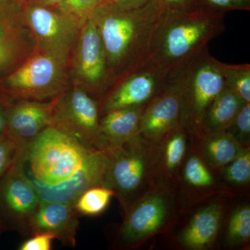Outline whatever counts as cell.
Instances as JSON below:
<instances>
[{
  "label": "cell",
  "mask_w": 250,
  "mask_h": 250,
  "mask_svg": "<svg viewBox=\"0 0 250 250\" xmlns=\"http://www.w3.org/2000/svg\"><path fill=\"white\" fill-rule=\"evenodd\" d=\"M165 11L156 0L136 9L103 3L93 10L89 18L104 47L111 90L149 59L153 35Z\"/></svg>",
  "instance_id": "cell-1"
},
{
  "label": "cell",
  "mask_w": 250,
  "mask_h": 250,
  "mask_svg": "<svg viewBox=\"0 0 250 250\" xmlns=\"http://www.w3.org/2000/svg\"><path fill=\"white\" fill-rule=\"evenodd\" d=\"M225 15L205 8L166 11L153 35L149 59L176 75L225 32Z\"/></svg>",
  "instance_id": "cell-2"
},
{
  "label": "cell",
  "mask_w": 250,
  "mask_h": 250,
  "mask_svg": "<svg viewBox=\"0 0 250 250\" xmlns=\"http://www.w3.org/2000/svg\"><path fill=\"white\" fill-rule=\"evenodd\" d=\"M95 149L49 125L21 148L19 156L29 179L54 185L70 178Z\"/></svg>",
  "instance_id": "cell-3"
},
{
  "label": "cell",
  "mask_w": 250,
  "mask_h": 250,
  "mask_svg": "<svg viewBox=\"0 0 250 250\" xmlns=\"http://www.w3.org/2000/svg\"><path fill=\"white\" fill-rule=\"evenodd\" d=\"M108 152L104 187L116 192L125 210L148 192L166 186L161 178L159 144L148 143L136 134Z\"/></svg>",
  "instance_id": "cell-4"
},
{
  "label": "cell",
  "mask_w": 250,
  "mask_h": 250,
  "mask_svg": "<svg viewBox=\"0 0 250 250\" xmlns=\"http://www.w3.org/2000/svg\"><path fill=\"white\" fill-rule=\"evenodd\" d=\"M182 88L180 124L197 141L205 134L206 114L226 86L219 61L206 48L177 72Z\"/></svg>",
  "instance_id": "cell-5"
},
{
  "label": "cell",
  "mask_w": 250,
  "mask_h": 250,
  "mask_svg": "<svg viewBox=\"0 0 250 250\" xmlns=\"http://www.w3.org/2000/svg\"><path fill=\"white\" fill-rule=\"evenodd\" d=\"M71 85L69 69L36 52L14 72L0 79V103L52 100Z\"/></svg>",
  "instance_id": "cell-6"
},
{
  "label": "cell",
  "mask_w": 250,
  "mask_h": 250,
  "mask_svg": "<svg viewBox=\"0 0 250 250\" xmlns=\"http://www.w3.org/2000/svg\"><path fill=\"white\" fill-rule=\"evenodd\" d=\"M36 52L48 56L70 70L83 24L57 7L25 6Z\"/></svg>",
  "instance_id": "cell-7"
},
{
  "label": "cell",
  "mask_w": 250,
  "mask_h": 250,
  "mask_svg": "<svg viewBox=\"0 0 250 250\" xmlns=\"http://www.w3.org/2000/svg\"><path fill=\"white\" fill-rule=\"evenodd\" d=\"M70 75L72 85L85 90L99 105L111 89L104 47L98 28L90 18L82 28Z\"/></svg>",
  "instance_id": "cell-8"
},
{
  "label": "cell",
  "mask_w": 250,
  "mask_h": 250,
  "mask_svg": "<svg viewBox=\"0 0 250 250\" xmlns=\"http://www.w3.org/2000/svg\"><path fill=\"white\" fill-rule=\"evenodd\" d=\"M36 52V41L20 0H0V79Z\"/></svg>",
  "instance_id": "cell-9"
},
{
  "label": "cell",
  "mask_w": 250,
  "mask_h": 250,
  "mask_svg": "<svg viewBox=\"0 0 250 250\" xmlns=\"http://www.w3.org/2000/svg\"><path fill=\"white\" fill-rule=\"evenodd\" d=\"M173 205L170 188L160 186L130 205L120 231V239L136 246L164 228L170 220Z\"/></svg>",
  "instance_id": "cell-10"
},
{
  "label": "cell",
  "mask_w": 250,
  "mask_h": 250,
  "mask_svg": "<svg viewBox=\"0 0 250 250\" xmlns=\"http://www.w3.org/2000/svg\"><path fill=\"white\" fill-rule=\"evenodd\" d=\"M100 122L98 102L72 85L58 97L51 125L67 131L85 146L98 149Z\"/></svg>",
  "instance_id": "cell-11"
},
{
  "label": "cell",
  "mask_w": 250,
  "mask_h": 250,
  "mask_svg": "<svg viewBox=\"0 0 250 250\" xmlns=\"http://www.w3.org/2000/svg\"><path fill=\"white\" fill-rule=\"evenodd\" d=\"M174 75L148 59L109 92L100 104V115L119 108L147 104L168 86Z\"/></svg>",
  "instance_id": "cell-12"
},
{
  "label": "cell",
  "mask_w": 250,
  "mask_h": 250,
  "mask_svg": "<svg viewBox=\"0 0 250 250\" xmlns=\"http://www.w3.org/2000/svg\"><path fill=\"white\" fill-rule=\"evenodd\" d=\"M40 202L18 153L13 165L0 179V215L4 225L7 223L18 231L29 233V223Z\"/></svg>",
  "instance_id": "cell-13"
},
{
  "label": "cell",
  "mask_w": 250,
  "mask_h": 250,
  "mask_svg": "<svg viewBox=\"0 0 250 250\" xmlns=\"http://www.w3.org/2000/svg\"><path fill=\"white\" fill-rule=\"evenodd\" d=\"M109 163V152L96 149L75 173L61 183L46 185L27 177L41 201L74 205L85 190L98 186L104 187Z\"/></svg>",
  "instance_id": "cell-14"
},
{
  "label": "cell",
  "mask_w": 250,
  "mask_h": 250,
  "mask_svg": "<svg viewBox=\"0 0 250 250\" xmlns=\"http://www.w3.org/2000/svg\"><path fill=\"white\" fill-rule=\"evenodd\" d=\"M182 107V84L176 74L168 86L147 104L136 134L148 143L158 144L180 123Z\"/></svg>",
  "instance_id": "cell-15"
},
{
  "label": "cell",
  "mask_w": 250,
  "mask_h": 250,
  "mask_svg": "<svg viewBox=\"0 0 250 250\" xmlns=\"http://www.w3.org/2000/svg\"><path fill=\"white\" fill-rule=\"evenodd\" d=\"M45 101L18 100L4 104L6 134L25 146L45 128L52 124L58 97Z\"/></svg>",
  "instance_id": "cell-16"
},
{
  "label": "cell",
  "mask_w": 250,
  "mask_h": 250,
  "mask_svg": "<svg viewBox=\"0 0 250 250\" xmlns=\"http://www.w3.org/2000/svg\"><path fill=\"white\" fill-rule=\"evenodd\" d=\"M80 222L74 205L41 201L29 223V231L50 233L67 246L75 247Z\"/></svg>",
  "instance_id": "cell-17"
},
{
  "label": "cell",
  "mask_w": 250,
  "mask_h": 250,
  "mask_svg": "<svg viewBox=\"0 0 250 250\" xmlns=\"http://www.w3.org/2000/svg\"><path fill=\"white\" fill-rule=\"evenodd\" d=\"M146 106L119 108L103 115L100 118L97 148L113 150L137 134Z\"/></svg>",
  "instance_id": "cell-18"
},
{
  "label": "cell",
  "mask_w": 250,
  "mask_h": 250,
  "mask_svg": "<svg viewBox=\"0 0 250 250\" xmlns=\"http://www.w3.org/2000/svg\"><path fill=\"white\" fill-rule=\"evenodd\" d=\"M221 204H210L198 210L178 237L181 246L187 250L208 249L216 239L223 217Z\"/></svg>",
  "instance_id": "cell-19"
},
{
  "label": "cell",
  "mask_w": 250,
  "mask_h": 250,
  "mask_svg": "<svg viewBox=\"0 0 250 250\" xmlns=\"http://www.w3.org/2000/svg\"><path fill=\"white\" fill-rule=\"evenodd\" d=\"M187 130L179 123L170 130L160 143V169L163 183L170 187V179L175 182L187 149Z\"/></svg>",
  "instance_id": "cell-20"
},
{
  "label": "cell",
  "mask_w": 250,
  "mask_h": 250,
  "mask_svg": "<svg viewBox=\"0 0 250 250\" xmlns=\"http://www.w3.org/2000/svg\"><path fill=\"white\" fill-rule=\"evenodd\" d=\"M200 141V155L213 168L222 169L236 159L244 146L238 143L228 131L207 132Z\"/></svg>",
  "instance_id": "cell-21"
},
{
  "label": "cell",
  "mask_w": 250,
  "mask_h": 250,
  "mask_svg": "<svg viewBox=\"0 0 250 250\" xmlns=\"http://www.w3.org/2000/svg\"><path fill=\"white\" fill-rule=\"evenodd\" d=\"M245 103L233 90L225 86L207 111L205 120V134L226 131Z\"/></svg>",
  "instance_id": "cell-22"
},
{
  "label": "cell",
  "mask_w": 250,
  "mask_h": 250,
  "mask_svg": "<svg viewBox=\"0 0 250 250\" xmlns=\"http://www.w3.org/2000/svg\"><path fill=\"white\" fill-rule=\"evenodd\" d=\"M116 197V192L103 186L90 188L83 192L74 204L78 214L98 215L107 208L111 199Z\"/></svg>",
  "instance_id": "cell-23"
},
{
  "label": "cell",
  "mask_w": 250,
  "mask_h": 250,
  "mask_svg": "<svg viewBox=\"0 0 250 250\" xmlns=\"http://www.w3.org/2000/svg\"><path fill=\"white\" fill-rule=\"evenodd\" d=\"M225 85L245 103H250V64H227L219 62Z\"/></svg>",
  "instance_id": "cell-24"
},
{
  "label": "cell",
  "mask_w": 250,
  "mask_h": 250,
  "mask_svg": "<svg viewBox=\"0 0 250 250\" xmlns=\"http://www.w3.org/2000/svg\"><path fill=\"white\" fill-rule=\"evenodd\" d=\"M250 238V207L243 205L233 210L229 222L227 242L236 246L249 241Z\"/></svg>",
  "instance_id": "cell-25"
},
{
  "label": "cell",
  "mask_w": 250,
  "mask_h": 250,
  "mask_svg": "<svg viewBox=\"0 0 250 250\" xmlns=\"http://www.w3.org/2000/svg\"><path fill=\"white\" fill-rule=\"evenodd\" d=\"M183 174L186 183L193 188L206 189L214 185V177L199 154H192L188 159Z\"/></svg>",
  "instance_id": "cell-26"
},
{
  "label": "cell",
  "mask_w": 250,
  "mask_h": 250,
  "mask_svg": "<svg viewBox=\"0 0 250 250\" xmlns=\"http://www.w3.org/2000/svg\"><path fill=\"white\" fill-rule=\"evenodd\" d=\"M225 178L236 185H246L250 181V150L249 146L242 149L236 159L223 168Z\"/></svg>",
  "instance_id": "cell-27"
},
{
  "label": "cell",
  "mask_w": 250,
  "mask_h": 250,
  "mask_svg": "<svg viewBox=\"0 0 250 250\" xmlns=\"http://www.w3.org/2000/svg\"><path fill=\"white\" fill-rule=\"evenodd\" d=\"M227 131L242 146L248 147L250 136V103L243 105Z\"/></svg>",
  "instance_id": "cell-28"
},
{
  "label": "cell",
  "mask_w": 250,
  "mask_h": 250,
  "mask_svg": "<svg viewBox=\"0 0 250 250\" xmlns=\"http://www.w3.org/2000/svg\"><path fill=\"white\" fill-rule=\"evenodd\" d=\"M98 4L99 0H61L59 8L84 24Z\"/></svg>",
  "instance_id": "cell-29"
},
{
  "label": "cell",
  "mask_w": 250,
  "mask_h": 250,
  "mask_svg": "<svg viewBox=\"0 0 250 250\" xmlns=\"http://www.w3.org/2000/svg\"><path fill=\"white\" fill-rule=\"evenodd\" d=\"M22 147L6 133L0 135V179L13 165Z\"/></svg>",
  "instance_id": "cell-30"
},
{
  "label": "cell",
  "mask_w": 250,
  "mask_h": 250,
  "mask_svg": "<svg viewBox=\"0 0 250 250\" xmlns=\"http://www.w3.org/2000/svg\"><path fill=\"white\" fill-rule=\"evenodd\" d=\"M200 8L225 13L231 11H250V0H197Z\"/></svg>",
  "instance_id": "cell-31"
},
{
  "label": "cell",
  "mask_w": 250,
  "mask_h": 250,
  "mask_svg": "<svg viewBox=\"0 0 250 250\" xmlns=\"http://www.w3.org/2000/svg\"><path fill=\"white\" fill-rule=\"evenodd\" d=\"M55 236L52 233L39 232L33 234V237L23 242L19 246L20 250H50Z\"/></svg>",
  "instance_id": "cell-32"
},
{
  "label": "cell",
  "mask_w": 250,
  "mask_h": 250,
  "mask_svg": "<svg viewBox=\"0 0 250 250\" xmlns=\"http://www.w3.org/2000/svg\"><path fill=\"white\" fill-rule=\"evenodd\" d=\"M167 11H190L200 8L197 0H156Z\"/></svg>",
  "instance_id": "cell-33"
},
{
  "label": "cell",
  "mask_w": 250,
  "mask_h": 250,
  "mask_svg": "<svg viewBox=\"0 0 250 250\" xmlns=\"http://www.w3.org/2000/svg\"><path fill=\"white\" fill-rule=\"evenodd\" d=\"M149 1L151 0H104L100 4L105 3V4L114 5L122 9H129L141 7L147 4Z\"/></svg>",
  "instance_id": "cell-34"
},
{
  "label": "cell",
  "mask_w": 250,
  "mask_h": 250,
  "mask_svg": "<svg viewBox=\"0 0 250 250\" xmlns=\"http://www.w3.org/2000/svg\"><path fill=\"white\" fill-rule=\"evenodd\" d=\"M25 6H49L57 7L61 0H20Z\"/></svg>",
  "instance_id": "cell-35"
},
{
  "label": "cell",
  "mask_w": 250,
  "mask_h": 250,
  "mask_svg": "<svg viewBox=\"0 0 250 250\" xmlns=\"http://www.w3.org/2000/svg\"><path fill=\"white\" fill-rule=\"evenodd\" d=\"M6 129V120L5 112L0 106V135L4 134Z\"/></svg>",
  "instance_id": "cell-36"
},
{
  "label": "cell",
  "mask_w": 250,
  "mask_h": 250,
  "mask_svg": "<svg viewBox=\"0 0 250 250\" xmlns=\"http://www.w3.org/2000/svg\"><path fill=\"white\" fill-rule=\"evenodd\" d=\"M4 227V223H3L2 220H1V215H0V233H1V231H2Z\"/></svg>",
  "instance_id": "cell-37"
},
{
  "label": "cell",
  "mask_w": 250,
  "mask_h": 250,
  "mask_svg": "<svg viewBox=\"0 0 250 250\" xmlns=\"http://www.w3.org/2000/svg\"><path fill=\"white\" fill-rule=\"evenodd\" d=\"M103 1H104V0H99V4H100V3L103 2Z\"/></svg>",
  "instance_id": "cell-38"
}]
</instances>
